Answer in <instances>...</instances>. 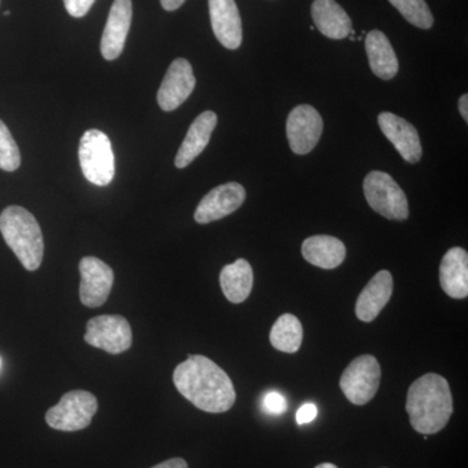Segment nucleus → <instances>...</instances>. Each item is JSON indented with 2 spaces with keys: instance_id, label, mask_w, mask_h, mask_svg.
I'll use <instances>...</instances> for the list:
<instances>
[{
  "instance_id": "obj_1",
  "label": "nucleus",
  "mask_w": 468,
  "mask_h": 468,
  "mask_svg": "<svg viewBox=\"0 0 468 468\" xmlns=\"http://www.w3.org/2000/svg\"><path fill=\"white\" fill-rule=\"evenodd\" d=\"M174 383L178 392L202 411L221 414L236 402L232 380L207 356H187L176 367Z\"/></svg>"
},
{
  "instance_id": "obj_2",
  "label": "nucleus",
  "mask_w": 468,
  "mask_h": 468,
  "mask_svg": "<svg viewBox=\"0 0 468 468\" xmlns=\"http://www.w3.org/2000/svg\"><path fill=\"white\" fill-rule=\"evenodd\" d=\"M410 424L421 435H435L449 423L454 411L448 380L427 374L410 385L406 401Z\"/></svg>"
},
{
  "instance_id": "obj_3",
  "label": "nucleus",
  "mask_w": 468,
  "mask_h": 468,
  "mask_svg": "<svg viewBox=\"0 0 468 468\" xmlns=\"http://www.w3.org/2000/svg\"><path fill=\"white\" fill-rule=\"evenodd\" d=\"M0 233L8 248L27 271L41 267L45 242L37 218L20 206H9L0 214Z\"/></svg>"
},
{
  "instance_id": "obj_4",
  "label": "nucleus",
  "mask_w": 468,
  "mask_h": 468,
  "mask_svg": "<svg viewBox=\"0 0 468 468\" xmlns=\"http://www.w3.org/2000/svg\"><path fill=\"white\" fill-rule=\"evenodd\" d=\"M80 165L89 183L107 186L115 177V154L112 144L103 132L90 129L80 141Z\"/></svg>"
},
{
  "instance_id": "obj_5",
  "label": "nucleus",
  "mask_w": 468,
  "mask_h": 468,
  "mask_svg": "<svg viewBox=\"0 0 468 468\" xmlns=\"http://www.w3.org/2000/svg\"><path fill=\"white\" fill-rule=\"evenodd\" d=\"M369 207L389 220H406L410 215L408 197L392 176L372 171L363 181Z\"/></svg>"
},
{
  "instance_id": "obj_6",
  "label": "nucleus",
  "mask_w": 468,
  "mask_h": 468,
  "mask_svg": "<svg viewBox=\"0 0 468 468\" xmlns=\"http://www.w3.org/2000/svg\"><path fill=\"white\" fill-rule=\"evenodd\" d=\"M97 397L85 390H72L64 394L54 408L46 412L48 426L64 432H76L90 426L97 414Z\"/></svg>"
},
{
  "instance_id": "obj_7",
  "label": "nucleus",
  "mask_w": 468,
  "mask_h": 468,
  "mask_svg": "<svg viewBox=\"0 0 468 468\" xmlns=\"http://www.w3.org/2000/svg\"><path fill=\"white\" fill-rule=\"evenodd\" d=\"M380 381L378 360L374 356H360L345 369L340 388L351 403L363 406L377 396Z\"/></svg>"
},
{
  "instance_id": "obj_8",
  "label": "nucleus",
  "mask_w": 468,
  "mask_h": 468,
  "mask_svg": "<svg viewBox=\"0 0 468 468\" xmlns=\"http://www.w3.org/2000/svg\"><path fill=\"white\" fill-rule=\"evenodd\" d=\"M84 338L86 344L109 354L124 353L133 343L131 324L120 315H101L89 320Z\"/></svg>"
},
{
  "instance_id": "obj_9",
  "label": "nucleus",
  "mask_w": 468,
  "mask_h": 468,
  "mask_svg": "<svg viewBox=\"0 0 468 468\" xmlns=\"http://www.w3.org/2000/svg\"><path fill=\"white\" fill-rule=\"evenodd\" d=\"M323 119L310 104H301L289 113L286 135L292 153L306 155L315 149L323 133Z\"/></svg>"
},
{
  "instance_id": "obj_10",
  "label": "nucleus",
  "mask_w": 468,
  "mask_h": 468,
  "mask_svg": "<svg viewBox=\"0 0 468 468\" xmlns=\"http://www.w3.org/2000/svg\"><path fill=\"white\" fill-rule=\"evenodd\" d=\"M81 273L80 298L82 304L90 309H97L104 304L110 297L113 285V271L109 264L95 257L82 258L79 266Z\"/></svg>"
},
{
  "instance_id": "obj_11",
  "label": "nucleus",
  "mask_w": 468,
  "mask_h": 468,
  "mask_svg": "<svg viewBox=\"0 0 468 468\" xmlns=\"http://www.w3.org/2000/svg\"><path fill=\"white\" fill-rule=\"evenodd\" d=\"M196 88L193 67L186 58H178L169 66L158 91L160 109L175 111L184 103Z\"/></svg>"
},
{
  "instance_id": "obj_12",
  "label": "nucleus",
  "mask_w": 468,
  "mask_h": 468,
  "mask_svg": "<svg viewBox=\"0 0 468 468\" xmlns=\"http://www.w3.org/2000/svg\"><path fill=\"white\" fill-rule=\"evenodd\" d=\"M245 199L246 190L241 184L220 185L203 197L196 209L194 218L198 224H208L220 220L241 207Z\"/></svg>"
},
{
  "instance_id": "obj_13",
  "label": "nucleus",
  "mask_w": 468,
  "mask_h": 468,
  "mask_svg": "<svg viewBox=\"0 0 468 468\" xmlns=\"http://www.w3.org/2000/svg\"><path fill=\"white\" fill-rule=\"evenodd\" d=\"M133 5L132 0H113L106 27L101 36V51L106 60H115L124 50L131 29Z\"/></svg>"
},
{
  "instance_id": "obj_14",
  "label": "nucleus",
  "mask_w": 468,
  "mask_h": 468,
  "mask_svg": "<svg viewBox=\"0 0 468 468\" xmlns=\"http://www.w3.org/2000/svg\"><path fill=\"white\" fill-rule=\"evenodd\" d=\"M378 120L385 137L393 144L406 162L414 165L421 159L423 147L414 125L392 112H381Z\"/></svg>"
},
{
  "instance_id": "obj_15",
  "label": "nucleus",
  "mask_w": 468,
  "mask_h": 468,
  "mask_svg": "<svg viewBox=\"0 0 468 468\" xmlns=\"http://www.w3.org/2000/svg\"><path fill=\"white\" fill-rule=\"evenodd\" d=\"M209 18L218 41L237 50L242 43V21L234 0H208Z\"/></svg>"
},
{
  "instance_id": "obj_16",
  "label": "nucleus",
  "mask_w": 468,
  "mask_h": 468,
  "mask_svg": "<svg viewBox=\"0 0 468 468\" xmlns=\"http://www.w3.org/2000/svg\"><path fill=\"white\" fill-rule=\"evenodd\" d=\"M393 294V276L389 271H378L360 292L356 304V318L365 323L374 322L387 306Z\"/></svg>"
},
{
  "instance_id": "obj_17",
  "label": "nucleus",
  "mask_w": 468,
  "mask_h": 468,
  "mask_svg": "<svg viewBox=\"0 0 468 468\" xmlns=\"http://www.w3.org/2000/svg\"><path fill=\"white\" fill-rule=\"evenodd\" d=\"M217 124V113L212 112V111H205V112L194 120L189 131H187L183 144L178 149L177 155H176V167L180 169L186 168L187 165H192L194 160L201 155L203 150L207 147Z\"/></svg>"
},
{
  "instance_id": "obj_18",
  "label": "nucleus",
  "mask_w": 468,
  "mask_h": 468,
  "mask_svg": "<svg viewBox=\"0 0 468 468\" xmlns=\"http://www.w3.org/2000/svg\"><path fill=\"white\" fill-rule=\"evenodd\" d=\"M440 285L442 291L454 298L464 300L468 295V254L462 248L446 251L440 266Z\"/></svg>"
},
{
  "instance_id": "obj_19",
  "label": "nucleus",
  "mask_w": 468,
  "mask_h": 468,
  "mask_svg": "<svg viewBox=\"0 0 468 468\" xmlns=\"http://www.w3.org/2000/svg\"><path fill=\"white\" fill-rule=\"evenodd\" d=\"M311 16L319 32L331 39L346 38L353 30L349 15L335 0H314Z\"/></svg>"
},
{
  "instance_id": "obj_20",
  "label": "nucleus",
  "mask_w": 468,
  "mask_h": 468,
  "mask_svg": "<svg viewBox=\"0 0 468 468\" xmlns=\"http://www.w3.org/2000/svg\"><path fill=\"white\" fill-rule=\"evenodd\" d=\"M366 52L369 67L378 79L389 81L399 73V58L389 39L380 30H372L366 37Z\"/></svg>"
},
{
  "instance_id": "obj_21",
  "label": "nucleus",
  "mask_w": 468,
  "mask_h": 468,
  "mask_svg": "<svg viewBox=\"0 0 468 468\" xmlns=\"http://www.w3.org/2000/svg\"><path fill=\"white\" fill-rule=\"evenodd\" d=\"M302 255L313 266L334 270L343 264L346 257L344 242L332 236H313L302 243Z\"/></svg>"
},
{
  "instance_id": "obj_22",
  "label": "nucleus",
  "mask_w": 468,
  "mask_h": 468,
  "mask_svg": "<svg viewBox=\"0 0 468 468\" xmlns=\"http://www.w3.org/2000/svg\"><path fill=\"white\" fill-rule=\"evenodd\" d=\"M254 285V273L250 263L239 260L228 264L220 272V286L227 300L232 303H242L248 300Z\"/></svg>"
},
{
  "instance_id": "obj_23",
  "label": "nucleus",
  "mask_w": 468,
  "mask_h": 468,
  "mask_svg": "<svg viewBox=\"0 0 468 468\" xmlns=\"http://www.w3.org/2000/svg\"><path fill=\"white\" fill-rule=\"evenodd\" d=\"M303 340V326L300 319L292 314H284L276 320L271 329L270 341L276 350L282 353H297Z\"/></svg>"
},
{
  "instance_id": "obj_24",
  "label": "nucleus",
  "mask_w": 468,
  "mask_h": 468,
  "mask_svg": "<svg viewBox=\"0 0 468 468\" xmlns=\"http://www.w3.org/2000/svg\"><path fill=\"white\" fill-rule=\"evenodd\" d=\"M389 3L414 27L427 30L435 23L426 0H389Z\"/></svg>"
},
{
  "instance_id": "obj_25",
  "label": "nucleus",
  "mask_w": 468,
  "mask_h": 468,
  "mask_svg": "<svg viewBox=\"0 0 468 468\" xmlns=\"http://www.w3.org/2000/svg\"><path fill=\"white\" fill-rule=\"evenodd\" d=\"M21 165V154L16 141L12 137L7 125L0 120V169L16 171Z\"/></svg>"
},
{
  "instance_id": "obj_26",
  "label": "nucleus",
  "mask_w": 468,
  "mask_h": 468,
  "mask_svg": "<svg viewBox=\"0 0 468 468\" xmlns=\"http://www.w3.org/2000/svg\"><path fill=\"white\" fill-rule=\"evenodd\" d=\"M263 410L268 415H279L284 414L288 410V401L282 394L279 392H270L264 396L263 399Z\"/></svg>"
},
{
  "instance_id": "obj_27",
  "label": "nucleus",
  "mask_w": 468,
  "mask_h": 468,
  "mask_svg": "<svg viewBox=\"0 0 468 468\" xmlns=\"http://www.w3.org/2000/svg\"><path fill=\"white\" fill-rule=\"evenodd\" d=\"M63 2L70 16L81 18L89 14L95 0H63Z\"/></svg>"
},
{
  "instance_id": "obj_28",
  "label": "nucleus",
  "mask_w": 468,
  "mask_h": 468,
  "mask_svg": "<svg viewBox=\"0 0 468 468\" xmlns=\"http://www.w3.org/2000/svg\"><path fill=\"white\" fill-rule=\"evenodd\" d=\"M318 417V408L314 403H304L295 414V420L300 426L309 424Z\"/></svg>"
},
{
  "instance_id": "obj_29",
  "label": "nucleus",
  "mask_w": 468,
  "mask_h": 468,
  "mask_svg": "<svg viewBox=\"0 0 468 468\" xmlns=\"http://www.w3.org/2000/svg\"><path fill=\"white\" fill-rule=\"evenodd\" d=\"M153 468H189L187 467L186 461L183 458H172V460L162 462Z\"/></svg>"
},
{
  "instance_id": "obj_30",
  "label": "nucleus",
  "mask_w": 468,
  "mask_h": 468,
  "mask_svg": "<svg viewBox=\"0 0 468 468\" xmlns=\"http://www.w3.org/2000/svg\"><path fill=\"white\" fill-rule=\"evenodd\" d=\"M162 3V7L165 9V11H176L184 5L185 0H160Z\"/></svg>"
},
{
  "instance_id": "obj_31",
  "label": "nucleus",
  "mask_w": 468,
  "mask_h": 468,
  "mask_svg": "<svg viewBox=\"0 0 468 468\" xmlns=\"http://www.w3.org/2000/svg\"><path fill=\"white\" fill-rule=\"evenodd\" d=\"M458 109H460V112L462 117H463L464 122H468V95L463 94L460 98V103H458Z\"/></svg>"
},
{
  "instance_id": "obj_32",
  "label": "nucleus",
  "mask_w": 468,
  "mask_h": 468,
  "mask_svg": "<svg viewBox=\"0 0 468 468\" xmlns=\"http://www.w3.org/2000/svg\"><path fill=\"white\" fill-rule=\"evenodd\" d=\"M315 468H338V467L335 466V464H334V463H322V464H319V466H316Z\"/></svg>"
},
{
  "instance_id": "obj_33",
  "label": "nucleus",
  "mask_w": 468,
  "mask_h": 468,
  "mask_svg": "<svg viewBox=\"0 0 468 468\" xmlns=\"http://www.w3.org/2000/svg\"><path fill=\"white\" fill-rule=\"evenodd\" d=\"M9 14H11V12H9V11L5 12V16H9Z\"/></svg>"
},
{
  "instance_id": "obj_34",
  "label": "nucleus",
  "mask_w": 468,
  "mask_h": 468,
  "mask_svg": "<svg viewBox=\"0 0 468 468\" xmlns=\"http://www.w3.org/2000/svg\"><path fill=\"white\" fill-rule=\"evenodd\" d=\"M0 366H2V359H0Z\"/></svg>"
}]
</instances>
